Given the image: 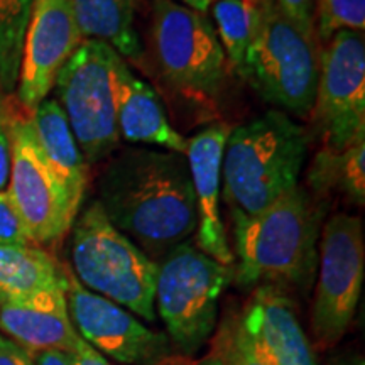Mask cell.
Listing matches in <instances>:
<instances>
[{
    "mask_svg": "<svg viewBox=\"0 0 365 365\" xmlns=\"http://www.w3.org/2000/svg\"><path fill=\"white\" fill-rule=\"evenodd\" d=\"M250 344L271 365H317L293 299L276 286H257L239 312Z\"/></svg>",
    "mask_w": 365,
    "mask_h": 365,
    "instance_id": "15",
    "label": "cell"
},
{
    "mask_svg": "<svg viewBox=\"0 0 365 365\" xmlns=\"http://www.w3.org/2000/svg\"><path fill=\"white\" fill-rule=\"evenodd\" d=\"M9 108L11 176L7 191L24 222L31 242L38 247L56 245L71 232L80 210L46 159L33 120L17 103Z\"/></svg>",
    "mask_w": 365,
    "mask_h": 365,
    "instance_id": "9",
    "label": "cell"
},
{
    "mask_svg": "<svg viewBox=\"0 0 365 365\" xmlns=\"http://www.w3.org/2000/svg\"><path fill=\"white\" fill-rule=\"evenodd\" d=\"M276 4L287 19L293 21L308 36L318 39L314 27V0H276Z\"/></svg>",
    "mask_w": 365,
    "mask_h": 365,
    "instance_id": "27",
    "label": "cell"
},
{
    "mask_svg": "<svg viewBox=\"0 0 365 365\" xmlns=\"http://www.w3.org/2000/svg\"><path fill=\"white\" fill-rule=\"evenodd\" d=\"M66 303L76 333L103 357L124 365H159L175 355L166 333L153 330L129 309L91 293L71 271Z\"/></svg>",
    "mask_w": 365,
    "mask_h": 365,
    "instance_id": "12",
    "label": "cell"
},
{
    "mask_svg": "<svg viewBox=\"0 0 365 365\" xmlns=\"http://www.w3.org/2000/svg\"><path fill=\"white\" fill-rule=\"evenodd\" d=\"M250 2L254 4V7L257 9V11H262V9H266L271 6V4L276 2V0H250Z\"/></svg>",
    "mask_w": 365,
    "mask_h": 365,
    "instance_id": "35",
    "label": "cell"
},
{
    "mask_svg": "<svg viewBox=\"0 0 365 365\" xmlns=\"http://www.w3.org/2000/svg\"><path fill=\"white\" fill-rule=\"evenodd\" d=\"M97 202L112 225L156 262L196 232L195 193L182 154L120 150L100 175Z\"/></svg>",
    "mask_w": 365,
    "mask_h": 365,
    "instance_id": "1",
    "label": "cell"
},
{
    "mask_svg": "<svg viewBox=\"0 0 365 365\" xmlns=\"http://www.w3.org/2000/svg\"><path fill=\"white\" fill-rule=\"evenodd\" d=\"M124 63V58L107 43L83 39L54 81L56 102L65 112L86 163L102 161L120 143L117 81Z\"/></svg>",
    "mask_w": 365,
    "mask_h": 365,
    "instance_id": "7",
    "label": "cell"
},
{
    "mask_svg": "<svg viewBox=\"0 0 365 365\" xmlns=\"http://www.w3.org/2000/svg\"><path fill=\"white\" fill-rule=\"evenodd\" d=\"M11 176V135H9L7 100L0 105V191L6 190Z\"/></svg>",
    "mask_w": 365,
    "mask_h": 365,
    "instance_id": "28",
    "label": "cell"
},
{
    "mask_svg": "<svg viewBox=\"0 0 365 365\" xmlns=\"http://www.w3.org/2000/svg\"><path fill=\"white\" fill-rule=\"evenodd\" d=\"M319 220L322 212L303 186L257 215L232 220L234 281L242 287L276 286L307 294L317 274Z\"/></svg>",
    "mask_w": 365,
    "mask_h": 365,
    "instance_id": "2",
    "label": "cell"
},
{
    "mask_svg": "<svg viewBox=\"0 0 365 365\" xmlns=\"http://www.w3.org/2000/svg\"><path fill=\"white\" fill-rule=\"evenodd\" d=\"M83 39L107 43L122 58L140 56L135 0H70Z\"/></svg>",
    "mask_w": 365,
    "mask_h": 365,
    "instance_id": "20",
    "label": "cell"
},
{
    "mask_svg": "<svg viewBox=\"0 0 365 365\" xmlns=\"http://www.w3.org/2000/svg\"><path fill=\"white\" fill-rule=\"evenodd\" d=\"M210 350L225 365H271L255 352L237 309H228L210 339Z\"/></svg>",
    "mask_w": 365,
    "mask_h": 365,
    "instance_id": "24",
    "label": "cell"
},
{
    "mask_svg": "<svg viewBox=\"0 0 365 365\" xmlns=\"http://www.w3.org/2000/svg\"><path fill=\"white\" fill-rule=\"evenodd\" d=\"M323 149L340 153L365 135V39L341 29L322 49V65L309 113Z\"/></svg>",
    "mask_w": 365,
    "mask_h": 365,
    "instance_id": "11",
    "label": "cell"
},
{
    "mask_svg": "<svg viewBox=\"0 0 365 365\" xmlns=\"http://www.w3.org/2000/svg\"><path fill=\"white\" fill-rule=\"evenodd\" d=\"M0 365H34V357L16 341L0 335Z\"/></svg>",
    "mask_w": 365,
    "mask_h": 365,
    "instance_id": "29",
    "label": "cell"
},
{
    "mask_svg": "<svg viewBox=\"0 0 365 365\" xmlns=\"http://www.w3.org/2000/svg\"><path fill=\"white\" fill-rule=\"evenodd\" d=\"M159 365H190V362L186 360V357H181V355H173V357L166 359Z\"/></svg>",
    "mask_w": 365,
    "mask_h": 365,
    "instance_id": "34",
    "label": "cell"
},
{
    "mask_svg": "<svg viewBox=\"0 0 365 365\" xmlns=\"http://www.w3.org/2000/svg\"><path fill=\"white\" fill-rule=\"evenodd\" d=\"M70 355L73 365H112L107 360V357H103V355L98 354L95 349H91L81 336L78 341H76L75 349H73V352Z\"/></svg>",
    "mask_w": 365,
    "mask_h": 365,
    "instance_id": "30",
    "label": "cell"
},
{
    "mask_svg": "<svg viewBox=\"0 0 365 365\" xmlns=\"http://www.w3.org/2000/svg\"><path fill=\"white\" fill-rule=\"evenodd\" d=\"M70 255L73 276L81 286L145 322L156 319L158 262L112 225L98 202L78 213L73 223Z\"/></svg>",
    "mask_w": 365,
    "mask_h": 365,
    "instance_id": "4",
    "label": "cell"
},
{
    "mask_svg": "<svg viewBox=\"0 0 365 365\" xmlns=\"http://www.w3.org/2000/svg\"><path fill=\"white\" fill-rule=\"evenodd\" d=\"M149 39L158 70L173 88L193 100L220 93L227 58L207 14L176 0H153Z\"/></svg>",
    "mask_w": 365,
    "mask_h": 365,
    "instance_id": "8",
    "label": "cell"
},
{
    "mask_svg": "<svg viewBox=\"0 0 365 365\" xmlns=\"http://www.w3.org/2000/svg\"><path fill=\"white\" fill-rule=\"evenodd\" d=\"M0 330L33 357L48 350L71 354L80 339L68 312L66 289L0 301Z\"/></svg>",
    "mask_w": 365,
    "mask_h": 365,
    "instance_id": "16",
    "label": "cell"
},
{
    "mask_svg": "<svg viewBox=\"0 0 365 365\" xmlns=\"http://www.w3.org/2000/svg\"><path fill=\"white\" fill-rule=\"evenodd\" d=\"M31 120L46 159L51 164L71 203L81 208L88 185V168L65 112L54 98H46L31 113Z\"/></svg>",
    "mask_w": 365,
    "mask_h": 365,
    "instance_id": "18",
    "label": "cell"
},
{
    "mask_svg": "<svg viewBox=\"0 0 365 365\" xmlns=\"http://www.w3.org/2000/svg\"><path fill=\"white\" fill-rule=\"evenodd\" d=\"M0 245H34L7 190L0 191Z\"/></svg>",
    "mask_w": 365,
    "mask_h": 365,
    "instance_id": "26",
    "label": "cell"
},
{
    "mask_svg": "<svg viewBox=\"0 0 365 365\" xmlns=\"http://www.w3.org/2000/svg\"><path fill=\"white\" fill-rule=\"evenodd\" d=\"M312 330L319 349L344 339L357 312L365 274L362 220L336 213L325 223L318 249Z\"/></svg>",
    "mask_w": 365,
    "mask_h": 365,
    "instance_id": "10",
    "label": "cell"
},
{
    "mask_svg": "<svg viewBox=\"0 0 365 365\" xmlns=\"http://www.w3.org/2000/svg\"><path fill=\"white\" fill-rule=\"evenodd\" d=\"M191 365H225V364L222 362V359L218 357V355H215L212 352V350H210V352L205 355V357H202L198 360V362H195Z\"/></svg>",
    "mask_w": 365,
    "mask_h": 365,
    "instance_id": "33",
    "label": "cell"
},
{
    "mask_svg": "<svg viewBox=\"0 0 365 365\" xmlns=\"http://www.w3.org/2000/svg\"><path fill=\"white\" fill-rule=\"evenodd\" d=\"M68 269L38 245H0V301L66 289Z\"/></svg>",
    "mask_w": 365,
    "mask_h": 365,
    "instance_id": "19",
    "label": "cell"
},
{
    "mask_svg": "<svg viewBox=\"0 0 365 365\" xmlns=\"http://www.w3.org/2000/svg\"><path fill=\"white\" fill-rule=\"evenodd\" d=\"M322 65V44L287 19L277 4L259 11L242 78L287 115L312 113Z\"/></svg>",
    "mask_w": 365,
    "mask_h": 365,
    "instance_id": "6",
    "label": "cell"
},
{
    "mask_svg": "<svg viewBox=\"0 0 365 365\" xmlns=\"http://www.w3.org/2000/svg\"><path fill=\"white\" fill-rule=\"evenodd\" d=\"M81 41L70 0H34L16 90L22 110L31 115L48 98L59 70Z\"/></svg>",
    "mask_w": 365,
    "mask_h": 365,
    "instance_id": "13",
    "label": "cell"
},
{
    "mask_svg": "<svg viewBox=\"0 0 365 365\" xmlns=\"http://www.w3.org/2000/svg\"><path fill=\"white\" fill-rule=\"evenodd\" d=\"M232 281L234 266L220 264L190 242L158 262L154 308L181 357H193L212 339L220 299Z\"/></svg>",
    "mask_w": 365,
    "mask_h": 365,
    "instance_id": "5",
    "label": "cell"
},
{
    "mask_svg": "<svg viewBox=\"0 0 365 365\" xmlns=\"http://www.w3.org/2000/svg\"><path fill=\"white\" fill-rule=\"evenodd\" d=\"M350 365H364V360H357V362H354V364H350Z\"/></svg>",
    "mask_w": 365,
    "mask_h": 365,
    "instance_id": "36",
    "label": "cell"
},
{
    "mask_svg": "<svg viewBox=\"0 0 365 365\" xmlns=\"http://www.w3.org/2000/svg\"><path fill=\"white\" fill-rule=\"evenodd\" d=\"M34 365H73L71 355L59 350H48L34 355Z\"/></svg>",
    "mask_w": 365,
    "mask_h": 365,
    "instance_id": "31",
    "label": "cell"
},
{
    "mask_svg": "<svg viewBox=\"0 0 365 365\" xmlns=\"http://www.w3.org/2000/svg\"><path fill=\"white\" fill-rule=\"evenodd\" d=\"M314 190L339 188L357 205L365 202V135L340 153L322 149L309 171Z\"/></svg>",
    "mask_w": 365,
    "mask_h": 365,
    "instance_id": "21",
    "label": "cell"
},
{
    "mask_svg": "<svg viewBox=\"0 0 365 365\" xmlns=\"http://www.w3.org/2000/svg\"><path fill=\"white\" fill-rule=\"evenodd\" d=\"M33 6L34 0H0V93L12 95L17 90Z\"/></svg>",
    "mask_w": 365,
    "mask_h": 365,
    "instance_id": "23",
    "label": "cell"
},
{
    "mask_svg": "<svg viewBox=\"0 0 365 365\" xmlns=\"http://www.w3.org/2000/svg\"><path fill=\"white\" fill-rule=\"evenodd\" d=\"M213 27L227 63L242 76L249 46L257 24L259 11L250 0H215L212 6Z\"/></svg>",
    "mask_w": 365,
    "mask_h": 365,
    "instance_id": "22",
    "label": "cell"
},
{
    "mask_svg": "<svg viewBox=\"0 0 365 365\" xmlns=\"http://www.w3.org/2000/svg\"><path fill=\"white\" fill-rule=\"evenodd\" d=\"M314 27L319 43L341 29L364 33L365 0H314Z\"/></svg>",
    "mask_w": 365,
    "mask_h": 365,
    "instance_id": "25",
    "label": "cell"
},
{
    "mask_svg": "<svg viewBox=\"0 0 365 365\" xmlns=\"http://www.w3.org/2000/svg\"><path fill=\"white\" fill-rule=\"evenodd\" d=\"M4 100H6V98H4V97H2V93H0V105L4 103Z\"/></svg>",
    "mask_w": 365,
    "mask_h": 365,
    "instance_id": "37",
    "label": "cell"
},
{
    "mask_svg": "<svg viewBox=\"0 0 365 365\" xmlns=\"http://www.w3.org/2000/svg\"><path fill=\"white\" fill-rule=\"evenodd\" d=\"M308 144V130L276 108L230 129L222 158V196L232 220L257 215L299 186Z\"/></svg>",
    "mask_w": 365,
    "mask_h": 365,
    "instance_id": "3",
    "label": "cell"
},
{
    "mask_svg": "<svg viewBox=\"0 0 365 365\" xmlns=\"http://www.w3.org/2000/svg\"><path fill=\"white\" fill-rule=\"evenodd\" d=\"M117 129L120 139L186 154V139L168 120L164 105L148 81L122 65L117 81Z\"/></svg>",
    "mask_w": 365,
    "mask_h": 365,
    "instance_id": "17",
    "label": "cell"
},
{
    "mask_svg": "<svg viewBox=\"0 0 365 365\" xmlns=\"http://www.w3.org/2000/svg\"><path fill=\"white\" fill-rule=\"evenodd\" d=\"M223 122L186 139V161L196 205V247L220 264L234 266L235 257L222 217V158L228 132Z\"/></svg>",
    "mask_w": 365,
    "mask_h": 365,
    "instance_id": "14",
    "label": "cell"
},
{
    "mask_svg": "<svg viewBox=\"0 0 365 365\" xmlns=\"http://www.w3.org/2000/svg\"><path fill=\"white\" fill-rule=\"evenodd\" d=\"M176 2L182 4V6L193 9V11L200 14H207L210 6H212V0H176Z\"/></svg>",
    "mask_w": 365,
    "mask_h": 365,
    "instance_id": "32",
    "label": "cell"
}]
</instances>
